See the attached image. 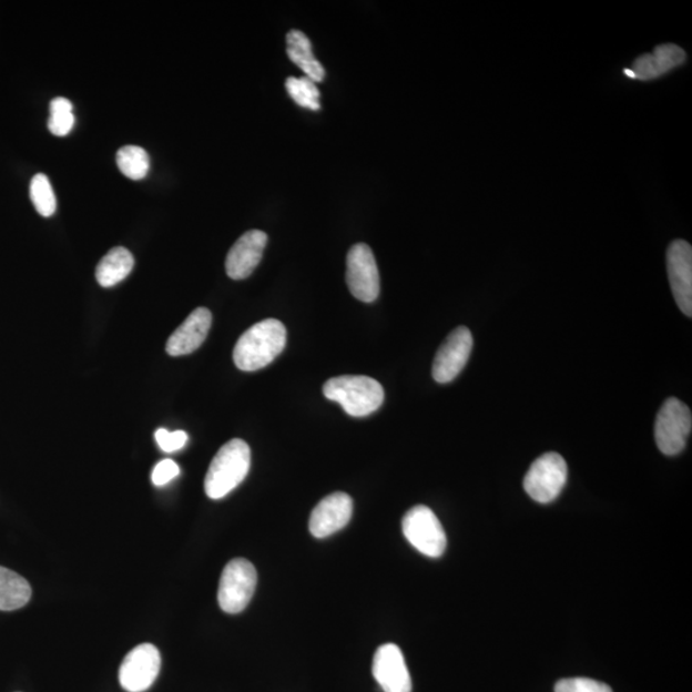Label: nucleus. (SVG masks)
<instances>
[{"label": "nucleus", "mask_w": 692, "mask_h": 692, "mask_svg": "<svg viewBox=\"0 0 692 692\" xmlns=\"http://www.w3.org/2000/svg\"><path fill=\"white\" fill-rule=\"evenodd\" d=\"M286 346V328L278 319L269 318L253 325L235 345L234 362L238 369L253 373L267 367Z\"/></svg>", "instance_id": "1"}, {"label": "nucleus", "mask_w": 692, "mask_h": 692, "mask_svg": "<svg viewBox=\"0 0 692 692\" xmlns=\"http://www.w3.org/2000/svg\"><path fill=\"white\" fill-rule=\"evenodd\" d=\"M251 448L244 440L234 439L222 447L213 458L204 489L208 498H225L241 485L251 469Z\"/></svg>", "instance_id": "2"}, {"label": "nucleus", "mask_w": 692, "mask_h": 692, "mask_svg": "<svg viewBox=\"0 0 692 692\" xmlns=\"http://www.w3.org/2000/svg\"><path fill=\"white\" fill-rule=\"evenodd\" d=\"M328 400L339 403L352 417L373 415L383 406L385 391L380 383L368 376H339L329 378L324 385Z\"/></svg>", "instance_id": "3"}, {"label": "nucleus", "mask_w": 692, "mask_h": 692, "mask_svg": "<svg viewBox=\"0 0 692 692\" xmlns=\"http://www.w3.org/2000/svg\"><path fill=\"white\" fill-rule=\"evenodd\" d=\"M257 580V571L250 560H231L220 580L218 604L222 611L228 614L243 612L254 596Z\"/></svg>", "instance_id": "4"}, {"label": "nucleus", "mask_w": 692, "mask_h": 692, "mask_svg": "<svg viewBox=\"0 0 692 692\" xmlns=\"http://www.w3.org/2000/svg\"><path fill=\"white\" fill-rule=\"evenodd\" d=\"M692 428L691 410L685 403L670 398L663 403L655 421V442L665 456H678L685 449Z\"/></svg>", "instance_id": "5"}, {"label": "nucleus", "mask_w": 692, "mask_h": 692, "mask_svg": "<svg viewBox=\"0 0 692 692\" xmlns=\"http://www.w3.org/2000/svg\"><path fill=\"white\" fill-rule=\"evenodd\" d=\"M401 527L410 546L424 556L439 558L447 549V535L430 508L417 506L409 509L403 518Z\"/></svg>", "instance_id": "6"}, {"label": "nucleus", "mask_w": 692, "mask_h": 692, "mask_svg": "<svg viewBox=\"0 0 692 692\" xmlns=\"http://www.w3.org/2000/svg\"><path fill=\"white\" fill-rule=\"evenodd\" d=\"M568 468L558 452H547L531 465L523 480V488L530 498L541 505L554 501L564 489Z\"/></svg>", "instance_id": "7"}, {"label": "nucleus", "mask_w": 692, "mask_h": 692, "mask_svg": "<svg viewBox=\"0 0 692 692\" xmlns=\"http://www.w3.org/2000/svg\"><path fill=\"white\" fill-rule=\"evenodd\" d=\"M346 284L354 298L373 303L380 294V274L373 250L367 244H356L346 257Z\"/></svg>", "instance_id": "8"}, {"label": "nucleus", "mask_w": 692, "mask_h": 692, "mask_svg": "<svg viewBox=\"0 0 692 692\" xmlns=\"http://www.w3.org/2000/svg\"><path fill=\"white\" fill-rule=\"evenodd\" d=\"M161 653L153 644L138 645L123 659L119 679L122 689L144 692L151 689L161 671Z\"/></svg>", "instance_id": "9"}, {"label": "nucleus", "mask_w": 692, "mask_h": 692, "mask_svg": "<svg viewBox=\"0 0 692 692\" xmlns=\"http://www.w3.org/2000/svg\"><path fill=\"white\" fill-rule=\"evenodd\" d=\"M474 348L471 332L465 326L455 329L442 343L432 366L436 383L448 384L455 380L467 365Z\"/></svg>", "instance_id": "10"}, {"label": "nucleus", "mask_w": 692, "mask_h": 692, "mask_svg": "<svg viewBox=\"0 0 692 692\" xmlns=\"http://www.w3.org/2000/svg\"><path fill=\"white\" fill-rule=\"evenodd\" d=\"M666 268L675 303L683 315L692 316V248L685 241H674L666 252Z\"/></svg>", "instance_id": "11"}, {"label": "nucleus", "mask_w": 692, "mask_h": 692, "mask_svg": "<svg viewBox=\"0 0 692 692\" xmlns=\"http://www.w3.org/2000/svg\"><path fill=\"white\" fill-rule=\"evenodd\" d=\"M353 515V499L345 492H334L318 502L309 519L313 537L324 539L344 529Z\"/></svg>", "instance_id": "12"}, {"label": "nucleus", "mask_w": 692, "mask_h": 692, "mask_svg": "<svg viewBox=\"0 0 692 692\" xmlns=\"http://www.w3.org/2000/svg\"><path fill=\"white\" fill-rule=\"evenodd\" d=\"M373 672L384 692H411L410 674L398 645L384 644L376 650Z\"/></svg>", "instance_id": "13"}, {"label": "nucleus", "mask_w": 692, "mask_h": 692, "mask_svg": "<svg viewBox=\"0 0 692 692\" xmlns=\"http://www.w3.org/2000/svg\"><path fill=\"white\" fill-rule=\"evenodd\" d=\"M268 237L261 230L245 233L230 250L226 258V272L230 278L244 279L257 268L266 250Z\"/></svg>", "instance_id": "14"}, {"label": "nucleus", "mask_w": 692, "mask_h": 692, "mask_svg": "<svg viewBox=\"0 0 692 692\" xmlns=\"http://www.w3.org/2000/svg\"><path fill=\"white\" fill-rule=\"evenodd\" d=\"M685 61L686 53L682 48L674 44H662L658 45L653 53L637 58L631 69L624 70V75L641 81L654 80L679 68Z\"/></svg>", "instance_id": "15"}, {"label": "nucleus", "mask_w": 692, "mask_h": 692, "mask_svg": "<svg viewBox=\"0 0 692 692\" xmlns=\"http://www.w3.org/2000/svg\"><path fill=\"white\" fill-rule=\"evenodd\" d=\"M212 326V313L207 308H196L189 315L175 333L170 336L166 350L172 357L186 356L207 339Z\"/></svg>", "instance_id": "16"}, {"label": "nucleus", "mask_w": 692, "mask_h": 692, "mask_svg": "<svg viewBox=\"0 0 692 692\" xmlns=\"http://www.w3.org/2000/svg\"><path fill=\"white\" fill-rule=\"evenodd\" d=\"M286 52L292 62L315 82L324 81L326 72L316 57L313 55L311 40L299 30H292L286 37Z\"/></svg>", "instance_id": "17"}, {"label": "nucleus", "mask_w": 692, "mask_h": 692, "mask_svg": "<svg viewBox=\"0 0 692 692\" xmlns=\"http://www.w3.org/2000/svg\"><path fill=\"white\" fill-rule=\"evenodd\" d=\"M135 261L126 248L118 246L104 255L98 263L95 277L99 285L112 287L120 284L133 271Z\"/></svg>", "instance_id": "18"}, {"label": "nucleus", "mask_w": 692, "mask_h": 692, "mask_svg": "<svg viewBox=\"0 0 692 692\" xmlns=\"http://www.w3.org/2000/svg\"><path fill=\"white\" fill-rule=\"evenodd\" d=\"M31 587L19 573L0 567V611H16L31 599Z\"/></svg>", "instance_id": "19"}, {"label": "nucleus", "mask_w": 692, "mask_h": 692, "mask_svg": "<svg viewBox=\"0 0 692 692\" xmlns=\"http://www.w3.org/2000/svg\"><path fill=\"white\" fill-rule=\"evenodd\" d=\"M118 166L130 180H143L151 169L150 155L136 145L122 146L118 152Z\"/></svg>", "instance_id": "20"}, {"label": "nucleus", "mask_w": 692, "mask_h": 692, "mask_svg": "<svg viewBox=\"0 0 692 692\" xmlns=\"http://www.w3.org/2000/svg\"><path fill=\"white\" fill-rule=\"evenodd\" d=\"M73 106L68 98H54L49 105L48 129L55 136H68L73 126H75V115H73Z\"/></svg>", "instance_id": "21"}, {"label": "nucleus", "mask_w": 692, "mask_h": 692, "mask_svg": "<svg viewBox=\"0 0 692 692\" xmlns=\"http://www.w3.org/2000/svg\"><path fill=\"white\" fill-rule=\"evenodd\" d=\"M30 197L40 216H53L57 210V200L51 181H49L44 173H38V175L32 177Z\"/></svg>", "instance_id": "22"}, {"label": "nucleus", "mask_w": 692, "mask_h": 692, "mask_svg": "<svg viewBox=\"0 0 692 692\" xmlns=\"http://www.w3.org/2000/svg\"><path fill=\"white\" fill-rule=\"evenodd\" d=\"M287 93L291 94L293 101L303 106V109L318 111L320 109V93L316 86V82L307 77L296 79L288 78L286 80Z\"/></svg>", "instance_id": "23"}, {"label": "nucleus", "mask_w": 692, "mask_h": 692, "mask_svg": "<svg viewBox=\"0 0 692 692\" xmlns=\"http://www.w3.org/2000/svg\"><path fill=\"white\" fill-rule=\"evenodd\" d=\"M556 692H613L607 683L591 679L574 678L560 680Z\"/></svg>", "instance_id": "24"}, {"label": "nucleus", "mask_w": 692, "mask_h": 692, "mask_svg": "<svg viewBox=\"0 0 692 692\" xmlns=\"http://www.w3.org/2000/svg\"><path fill=\"white\" fill-rule=\"evenodd\" d=\"M187 439V434L185 431L170 432L166 428H159V430L155 431L156 444H159L160 448L166 452L183 449Z\"/></svg>", "instance_id": "25"}, {"label": "nucleus", "mask_w": 692, "mask_h": 692, "mask_svg": "<svg viewBox=\"0 0 692 692\" xmlns=\"http://www.w3.org/2000/svg\"><path fill=\"white\" fill-rule=\"evenodd\" d=\"M180 475V467L171 459H164L155 466L152 481L155 486L167 485Z\"/></svg>", "instance_id": "26"}]
</instances>
